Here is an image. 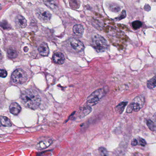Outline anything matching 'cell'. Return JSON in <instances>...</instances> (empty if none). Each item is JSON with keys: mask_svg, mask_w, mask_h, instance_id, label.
<instances>
[{"mask_svg": "<svg viewBox=\"0 0 156 156\" xmlns=\"http://www.w3.org/2000/svg\"><path fill=\"white\" fill-rule=\"evenodd\" d=\"M12 126V123L9 119L6 117L0 116V126L10 127Z\"/></svg>", "mask_w": 156, "mask_h": 156, "instance_id": "5bb4252c", "label": "cell"}, {"mask_svg": "<svg viewBox=\"0 0 156 156\" xmlns=\"http://www.w3.org/2000/svg\"><path fill=\"white\" fill-rule=\"evenodd\" d=\"M3 58V55H2V53L1 51L0 50V60H1Z\"/></svg>", "mask_w": 156, "mask_h": 156, "instance_id": "f546056e", "label": "cell"}, {"mask_svg": "<svg viewBox=\"0 0 156 156\" xmlns=\"http://www.w3.org/2000/svg\"><path fill=\"white\" fill-rule=\"evenodd\" d=\"M38 51L41 55L43 56H47L49 54V50L47 44L45 42H43L39 46Z\"/></svg>", "mask_w": 156, "mask_h": 156, "instance_id": "8fae6325", "label": "cell"}, {"mask_svg": "<svg viewBox=\"0 0 156 156\" xmlns=\"http://www.w3.org/2000/svg\"><path fill=\"white\" fill-rule=\"evenodd\" d=\"M105 95V91L103 89H99L94 91L87 99L88 106L95 105Z\"/></svg>", "mask_w": 156, "mask_h": 156, "instance_id": "277c9868", "label": "cell"}, {"mask_svg": "<svg viewBox=\"0 0 156 156\" xmlns=\"http://www.w3.org/2000/svg\"><path fill=\"white\" fill-rule=\"evenodd\" d=\"M92 109L90 106L84 107L81 110L79 113L80 118H83L88 115L92 111Z\"/></svg>", "mask_w": 156, "mask_h": 156, "instance_id": "9a60e30c", "label": "cell"}, {"mask_svg": "<svg viewBox=\"0 0 156 156\" xmlns=\"http://www.w3.org/2000/svg\"><path fill=\"white\" fill-rule=\"evenodd\" d=\"M18 55V54L15 49L12 48H10L8 49V56L10 58L13 59V58H16Z\"/></svg>", "mask_w": 156, "mask_h": 156, "instance_id": "e0dca14e", "label": "cell"}, {"mask_svg": "<svg viewBox=\"0 0 156 156\" xmlns=\"http://www.w3.org/2000/svg\"><path fill=\"white\" fill-rule=\"evenodd\" d=\"M53 61L54 63L58 64H62L64 63L65 61L64 56L60 52L56 53L54 54L53 55Z\"/></svg>", "mask_w": 156, "mask_h": 156, "instance_id": "9c48e42d", "label": "cell"}, {"mask_svg": "<svg viewBox=\"0 0 156 156\" xmlns=\"http://www.w3.org/2000/svg\"><path fill=\"white\" fill-rule=\"evenodd\" d=\"M11 80L15 84H23L27 80V74L24 70L21 69H17L11 74Z\"/></svg>", "mask_w": 156, "mask_h": 156, "instance_id": "5b68a950", "label": "cell"}, {"mask_svg": "<svg viewBox=\"0 0 156 156\" xmlns=\"http://www.w3.org/2000/svg\"><path fill=\"white\" fill-rule=\"evenodd\" d=\"M145 103V98L142 95H139L133 100L132 104L129 105L127 108L126 112L131 113L132 111H140L144 105Z\"/></svg>", "mask_w": 156, "mask_h": 156, "instance_id": "3957f363", "label": "cell"}, {"mask_svg": "<svg viewBox=\"0 0 156 156\" xmlns=\"http://www.w3.org/2000/svg\"><path fill=\"white\" fill-rule=\"evenodd\" d=\"M69 43L71 47L75 51L77 52H80L84 49V46L81 41L76 38H71L69 39Z\"/></svg>", "mask_w": 156, "mask_h": 156, "instance_id": "52a82bcc", "label": "cell"}, {"mask_svg": "<svg viewBox=\"0 0 156 156\" xmlns=\"http://www.w3.org/2000/svg\"><path fill=\"white\" fill-rule=\"evenodd\" d=\"M73 33L78 37H81L84 33V28L80 24H76L73 27Z\"/></svg>", "mask_w": 156, "mask_h": 156, "instance_id": "4fadbf2b", "label": "cell"}, {"mask_svg": "<svg viewBox=\"0 0 156 156\" xmlns=\"http://www.w3.org/2000/svg\"><path fill=\"white\" fill-rule=\"evenodd\" d=\"M15 23L18 27L20 28H25L27 25L26 19L21 15H18L15 19Z\"/></svg>", "mask_w": 156, "mask_h": 156, "instance_id": "ba28073f", "label": "cell"}, {"mask_svg": "<svg viewBox=\"0 0 156 156\" xmlns=\"http://www.w3.org/2000/svg\"><path fill=\"white\" fill-rule=\"evenodd\" d=\"M126 11H123L122 13L120 14V16L118 17L117 18H116V20L117 21H119V20H122V19H124V18L126 17Z\"/></svg>", "mask_w": 156, "mask_h": 156, "instance_id": "d4e9b609", "label": "cell"}, {"mask_svg": "<svg viewBox=\"0 0 156 156\" xmlns=\"http://www.w3.org/2000/svg\"><path fill=\"white\" fill-rule=\"evenodd\" d=\"M8 75L7 71L4 70H1L0 69V77L2 78H5Z\"/></svg>", "mask_w": 156, "mask_h": 156, "instance_id": "484cf974", "label": "cell"}, {"mask_svg": "<svg viewBox=\"0 0 156 156\" xmlns=\"http://www.w3.org/2000/svg\"><path fill=\"white\" fill-rule=\"evenodd\" d=\"M142 22L139 21H135L132 23L133 28L135 30L140 28L142 26Z\"/></svg>", "mask_w": 156, "mask_h": 156, "instance_id": "7402d4cb", "label": "cell"}, {"mask_svg": "<svg viewBox=\"0 0 156 156\" xmlns=\"http://www.w3.org/2000/svg\"><path fill=\"white\" fill-rule=\"evenodd\" d=\"M9 110L11 113L14 115H18L21 111L20 105L17 103H12L10 105Z\"/></svg>", "mask_w": 156, "mask_h": 156, "instance_id": "7c38bea8", "label": "cell"}, {"mask_svg": "<svg viewBox=\"0 0 156 156\" xmlns=\"http://www.w3.org/2000/svg\"><path fill=\"white\" fill-rule=\"evenodd\" d=\"M0 26L3 29H9L11 28L9 24L8 23L7 21H2L1 23H0Z\"/></svg>", "mask_w": 156, "mask_h": 156, "instance_id": "603a6c76", "label": "cell"}, {"mask_svg": "<svg viewBox=\"0 0 156 156\" xmlns=\"http://www.w3.org/2000/svg\"><path fill=\"white\" fill-rule=\"evenodd\" d=\"M144 9L146 11H149L151 10V7L148 4H146L144 7Z\"/></svg>", "mask_w": 156, "mask_h": 156, "instance_id": "f1b7e54d", "label": "cell"}, {"mask_svg": "<svg viewBox=\"0 0 156 156\" xmlns=\"http://www.w3.org/2000/svg\"><path fill=\"white\" fill-rule=\"evenodd\" d=\"M128 102H122L117 105L116 107V111L119 114H121L123 113L125 107L127 104Z\"/></svg>", "mask_w": 156, "mask_h": 156, "instance_id": "2e32d148", "label": "cell"}, {"mask_svg": "<svg viewBox=\"0 0 156 156\" xmlns=\"http://www.w3.org/2000/svg\"><path fill=\"white\" fill-rule=\"evenodd\" d=\"M99 154L101 156H109V152L105 148L100 147L98 149Z\"/></svg>", "mask_w": 156, "mask_h": 156, "instance_id": "44dd1931", "label": "cell"}, {"mask_svg": "<svg viewBox=\"0 0 156 156\" xmlns=\"http://www.w3.org/2000/svg\"><path fill=\"white\" fill-rule=\"evenodd\" d=\"M92 45L98 53L105 52L109 47V43L106 39L101 35L96 34L92 39Z\"/></svg>", "mask_w": 156, "mask_h": 156, "instance_id": "7a4b0ae2", "label": "cell"}, {"mask_svg": "<svg viewBox=\"0 0 156 156\" xmlns=\"http://www.w3.org/2000/svg\"><path fill=\"white\" fill-rule=\"evenodd\" d=\"M139 144L142 147L146 146V144H147L146 141L143 138H140L139 140Z\"/></svg>", "mask_w": 156, "mask_h": 156, "instance_id": "4316f807", "label": "cell"}, {"mask_svg": "<svg viewBox=\"0 0 156 156\" xmlns=\"http://www.w3.org/2000/svg\"><path fill=\"white\" fill-rule=\"evenodd\" d=\"M35 13L36 16L42 22H48L51 19V13L45 9L39 8L36 9Z\"/></svg>", "mask_w": 156, "mask_h": 156, "instance_id": "8992f818", "label": "cell"}, {"mask_svg": "<svg viewBox=\"0 0 156 156\" xmlns=\"http://www.w3.org/2000/svg\"><path fill=\"white\" fill-rule=\"evenodd\" d=\"M21 99L25 106L32 110H36L40 104V97L34 89L24 90L21 94Z\"/></svg>", "mask_w": 156, "mask_h": 156, "instance_id": "6da1fadb", "label": "cell"}, {"mask_svg": "<svg viewBox=\"0 0 156 156\" xmlns=\"http://www.w3.org/2000/svg\"><path fill=\"white\" fill-rule=\"evenodd\" d=\"M69 2L71 8L78 9L80 7V2L78 0H69Z\"/></svg>", "mask_w": 156, "mask_h": 156, "instance_id": "d6986e66", "label": "cell"}, {"mask_svg": "<svg viewBox=\"0 0 156 156\" xmlns=\"http://www.w3.org/2000/svg\"><path fill=\"white\" fill-rule=\"evenodd\" d=\"M147 125L148 126V127L149 128L150 130H151L152 132H154L156 130V126H155V123L151 120H147Z\"/></svg>", "mask_w": 156, "mask_h": 156, "instance_id": "ffe728a7", "label": "cell"}, {"mask_svg": "<svg viewBox=\"0 0 156 156\" xmlns=\"http://www.w3.org/2000/svg\"><path fill=\"white\" fill-rule=\"evenodd\" d=\"M46 4L49 8H50L51 9H53L56 8V3H55V2L52 0L47 1V2H46Z\"/></svg>", "mask_w": 156, "mask_h": 156, "instance_id": "cb8c5ba5", "label": "cell"}, {"mask_svg": "<svg viewBox=\"0 0 156 156\" xmlns=\"http://www.w3.org/2000/svg\"><path fill=\"white\" fill-rule=\"evenodd\" d=\"M2 8H1V5L0 4V10Z\"/></svg>", "mask_w": 156, "mask_h": 156, "instance_id": "4dcf8cb0", "label": "cell"}, {"mask_svg": "<svg viewBox=\"0 0 156 156\" xmlns=\"http://www.w3.org/2000/svg\"><path fill=\"white\" fill-rule=\"evenodd\" d=\"M137 144H138V141H137V140L136 139H134L132 141V145L133 146H136Z\"/></svg>", "mask_w": 156, "mask_h": 156, "instance_id": "83f0119b", "label": "cell"}, {"mask_svg": "<svg viewBox=\"0 0 156 156\" xmlns=\"http://www.w3.org/2000/svg\"><path fill=\"white\" fill-rule=\"evenodd\" d=\"M52 142H53V140L51 139L43 140L37 144L36 148L38 150L45 149L48 148L52 144Z\"/></svg>", "mask_w": 156, "mask_h": 156, "instance_id": "30bf717a", "label": "cell"}, {"mask_svg": "<svg viewBox=\"0 0 156 156\" xmlns=\"http://www.w3.org/2000/svg\"><path fill=\"white\" fill-rule=\"evenodd\" d=\"M156 79L155 76L148 80L147 82V86L150 89H153L156 87Z\"/></svg>", "mask_w": 156, "mask_h": 156, "instance_id": "ac0fdd59", "label": "cell"}]
</instances>
